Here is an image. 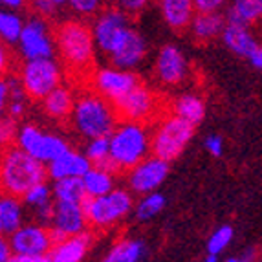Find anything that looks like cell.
I'll list each match as a JSON object with an SVG mask.
<instances>
[{
	"mask_svg": "<svg viewBox=\"0 0 262 262\" xmlns=\"http://www.w3.org/2000/svg\"><path fill=\"white\" fill-rule=\"evenodd\" d=\"M253 26L244 24V22L236 20H227L226 28L222 33V42L233 55L242 57V59H249L251 53L255 52V48L258 46V40L255 37Z\"/></svg>",
	"mask_w": 262,
	"mask_h": 262,
	"instance_id": "cell-20",
	"label": "cell"
},
{
	"mask_svg": "<svg viewBox=\"0 0 262 262\" xmlns=\"http://www.w3.org/2000/svg\"><path fill=\"white\" fill-rule=\"evenodd\" d=\"M233 236H235V229L231 226H224L216 227L213 233L207 238V257L206 260L209 262H216L220 258V255L229 248V244L233 242Z\"/></svg>",
	"mask_w": 262,
	"mask_h": 262,
	"instance_id": "cell-34",
	"label": "cell"
},
{
	"mask_svg": "<svg viewBox=\"0 0 262 262\" xmlns=\"http://www.w3.org/2000/svg\"><path fill=\"white\" fill-rule=\"evenodd\" d=\"M92 167V162L88 160L84 152H79L74 147H68L62 154L48 163V176L50 180L59 178H83Z\"/></svg>",
	"mask_w": 262,
	"mask_h": 262,
	"instance_id": "cell-21",
	"label": "cell"
},
{
	"mask_svg": "<svg viewBox=\"0 0 262 262\" xmlns=\"http://www.w3.org/2000/svg\"><path fill=\"white\" fill-rule=\"evenodd\" d=\"M0 4L4 6L6 9H17V11H20V9L26 8L30 2H28V0H0Z\"/></svg>",
	"mask_w": 262,
	"mask_h": 262,
	"instance_id": "cell-43",
	"label": "cell"
},
{
	"mask_svg": "<svg viewBox=\"0 0 262 262\" xmlns=\"http://www.w3.org/2000/svg\"><path fill=\"white\" fill-rule=\"evenodd\" d=\"M147 53H149L147 39H145L143 33L132 24V28L127 31V35L123 37V40L118 44V48L106 57V61L114 66H119V68L136 70V68L145 61Z\"/></svg>",
	"mask_w": 262,
	"mask_h": 262,
	"instance_id": "cell-17",
	"label": "cell"
},
{
	"mask_svg": "<svg viewBox=\"0 0 262 262\" xmlns=\"http://www.w3.org/2000/svg\"><path fill=\"white\" fill-rule=\"evenodd\" d=\"M116 170L108 169V167L92 165L88 169V172L83 176V184L86 196H103L112 189H116Z\"/></svg>",
	"mask_w": 262,
	"mask_h": 262,
	"instance_id": "cell-29",
	"label": "cell"
},
{
	"mask_svg": "<svg viewBox=\"0 0 262 262\" xmlns=\"http://www.w3.org/2000/svg\"><path fill=\"white\" fill-rule=\"evenodd\" d=\"M194 136V125L180 118L174 112H165L158 116L150 127L152 138V154L167 162H174L182 156Z\"/></svg>",
	"mask_w": 262,
	"mask_h": 262,
	"instance_id": "cell-6",
	"label": "cell"
},
{
	"mask_svg": "<svg viewBox=\"0 0 262 262\" xmlns=\"http://www.w3.org/2000/svg\"><path fill=\"white\" fill-rule=\"evenodd\" d=\"M169 165L170 162L150 154V156L145 158L143 162H140L138 165H134L130 170L125 172L127 187L140 196L158 191L169 176Z\"/></svg>",
	"mask_w": 262,
	"mask_h": 262,
	"instance_id": "cell-15",
	"label": "cell"
},
{
	"mask_svg": "<svg viewBox=\"0 0 262 262\" xmlns=\"http://www.w3.org/2000/svg\"><path fill=\"white\" fill-rule=\"evenodd\" d=\"M52 2H53V4H55L59 9H61L62 6H66V0H52Z\"/></svg>",
	"mask_w": 262,
	"mask_h": 262,
	"instance_id": "cell-45",
	"label": "cell"
},
{
	"mask_svg": "<svg viewBox=\"0 0 262 262\" xmlns=\"http://www.w3.org/2000/svg\"><path fill=\"white\" fill-rule=\"evenodd\" d=\"M132 28V17L125 13L118 6H108L103 8L92 20V31L96 37L97 52L101 55L108 57L118 44L127 35V31Z\"/></svg>",
	"mask_w": 262,
	"mask_h": 262,
	"instance_id": "cell-10",
	"label": "cell"
},
{
	"mask_svg": "<svg viewBox=\"0 0 262 262\" xmlns=\"http://www.w3.org/2000/svg\"><path fill=\"white\" fill-rule=\"evenodd\" d=\"M170 112H174L180 118L187 119L196 127L198 123L204 121L206 118V101L200 94L194 92H184L176 96L170 103Z\"/></svg>",
	"mask_w": 262,
	"mask_h": 262,
	"instance_id": "cell-28",
	"label": "cell"
},
{
	"mask_svg": "<svg viewBox=\"0 0 262 262\" xmlns=\"http://www.w3.org/2000/svg\"><path fill=\"white\" fill-rule=\"evenodd\" d=\"M134 192L128 187H116L103 196H86L83 202L88 227L92 231H108L134 213Z\"/></svg>",
	"mask_w": 262,
	"mask_h": 262,
	"instance_id": "cell-5",
	"label": "cell"
},
{
	"mask_svg": "<svg viewBox=\"0 0 262 262\" xmlns=\"http://www.w3.org/2000/svg\"><path fill=\"white\" fill-rule=\"evenodd\" d=\"M13 145L20 147L22 150H26L28 154L40 160L46 165L70 147V143L61 134L44 130V128L37 127L33 123H22L18 127Z\"/></svg>",
	"mask_w": 262,
	"mask_h": 262,
	"instance_id": "cell-11",
	"label": "cell"
},
{
	"mask_svg": "<svg viewBox=\"0 0 262 262\" xmlns=\"http://www.w3.org/2000/svg\"><path fill=\"white\" fill-rule=\"evenodd\" d=\"M94 233L90 229L77 235L55 238L50 251V262H81L88 257L94 246Z\"/></svg>",
	"mask_w": 262,
	"mask_h": 262,
	"instance_id": "cell-18",
	"label": "cell"
},
{
	"mask_svg": "<svg viewBox=\"0 0 262 262\" xmlns=\"http://www.w3.org/2000/svg\"><path fill=\"white\" fill-rule=\"evenodd\" d=\"M140 83V75L134 70L119 68L110 62L108 66H96L92 74L88 75V86L101 96H105L112 103L127 96L132 88H136Z\"/></svg>",
	"mask_w": 262,
	"mask_h": 262,
	"instance_id": "cell-12",
	"label": "cell"
},
{
	"mask_svg": "<svg viewBox=\"0 0 262 262\" xmlns=\"http://www.w3.org/2000/svg\"><path fill=\"white\" fill-rule=\"evenodd\" d=\"M152 72L163 88H174L187 81L189 61L176 44H163L154 57Z\"/></svg>",
	"mask_w": 262,
	"mask_h": 262,
	"instance_id": "cell-14",
	"label": "cell"
},
{
	"mask_svg": "<svg viewBox=\"0 0 262 262\" xmlns=\"http://www.w3.org/2000/svg\"><path fill=\"white\" fill-rule=\"evenodd\" d=\"M226 18L255 26L262 22V0H229Z\"/></svg>",
	"mask_w": 262,
	"mask_h": 262,
	"instance_id": "cell-30",
	"label": "cell"
},
{
	"mask_svg": "<svg viewBox=\"0 0 262 262\" xmlns=\"http://www.w3.org/2000/svg\"><path fill=\"white\" fill-rule=\"evenodd\" d=\"M24 214H26L24 200L20 196L4 192L0 198V233L4 236H9L11 233L17 231L24 224Z\"/></svg>",
	"mask_w": 262,
	"mask_h": 262,
	"instance_id": "cell-26",
	"label": "cell"
},
{
	"mask_svg": "<svg viewBox=\"0 0 262 262\" xmlns=\"http://www.w3.org/2000/svg\"><path fill=\"white\" fill-rule=\"evenodd\" d=\"M17 75L31 101H40L64 83V66L55 57L20 61Z\"/></svg>",
	"mask_w": 262,
	"mask_h": 262,
	"instance_id": "cell-7",
	"label": "cell"
},
{
	"mask_svg": "<svg viewBox=\"0 0 262 262\" xmlns=\"http://www.w3.org/2000/svg\"><path fill=\"white\" fill-rule=\"evenodd\" d=\"M114 6H118L119 9H123L125 13H128L130 17H138L152 4V0H110Z\"/></svg>",
	"mask_w": 262,
	"mask_h": 262,
	"instance_id": "cell-38",
	"label": "cell"
},
{
	"mask_svg": "<svg viewBox=\"0 0 262 262\" xmlns=\"http://www.w3.org/2000/svg\"><path fill=\"white\" fill-rule=\"evenodd\" d=\"M22 200H24L26 209L35 216V222L50 224L53 214V207H55V196H53L52 185L42 182V184L31 187L22 196Z\"/></svg>",
	"mask_w": 262,
	"mask_h": 262,
	"instance_id": "cell-25",
	"label": "cell"
},
{
	"mask_svg": "<svg viewBox=\"0 0 262 262\" xmlns=\"http://www.w3.org/2000/svg\"><path fill=\"white\" fill-rule=\"evenodd\" d=\"M227 24V18L222 11H211V13H200L198 11L192 18L189 33L198 44H209L216 39H222L224 28Z\"/></svg>",
	"mask_w": 262,
	"mask_h": 262,
	"instance_id": "cell-23",
	"label": "cell"
},
{
	"mask_svg": "<svg viewBox=\"0 0 262 262\" xmlns=\"http://www.w3.org/2000/svg\"><path fill=\"white\" fill-rule=\"evenodd\" d=\"M28 101L30 96L22 86L20 79L17 74H2V83H0V105L8 116L20 121L28 112Z\"/></svg>",
	"mask_w": 262,
	"mask_h": 262,
	"instance_id": "cell-19",
	"label": "cell"
},
{
	"mask_svg": "<svg viewBox=\"0 0 262 262\" xmlns=\"http://www.w3.org/2000/svg\"><path fill=\"white\" fill-rule=\"evenodd\" d=\"M84 154H86L88 160L92 162V165H101V167L112 169V165H110V138L108 136L86 140Z\"/></svg>",
	"mask_w": 262,
	"mask_h": 262,
	"instance_id": "cell-35",
	"label": "cell"
},
{
	"mask_svg": "<svg viewBox=\"0 0 262 262\" xmlns=\"http://www.w3.org/2000/svg\"><path fill=\"white\" fill-rule=\"evenodd\" d=\"M158 9L163 22L172 31H185L198 13L192 0H158Z\"/></svg>",
	"mask_w": 262,
	"mask_h": 262,
	"instance_id": "cell-24",
	"label": "cell"
},
{
	"mask_svg": "<svg viewBox=\"0 0 262 262\" xmlns=\"http://www.w3.org/2000/svg\"><path fill=\"white\" fill-rule=\"evenodd\" d=\"M110 138V165L116 172L125 174L134 165L152 154V138L149 123L119 121Z\"/></svg>",
	"mask_w": 262,
	"mask_h": 262,
	"instance_id": "cell-3",
	"label": "cell"
},
{
	"mask_svg": "<svg viewBox=\"0 0 262 262\" xmlns=\"http://www.w3.org/2000/svg\"><path fill=\"white\" fill-rule=\"evenodd\" d=\"M17 262H46L55 242V235L48 224H22L17 231L8 236Z\"/></svg>",
	"mask_w": 262,
	"mask_h": 262,
	"instance_id": "cell-8",
	"label": "cell"
},
{
	"mask_svg": "<svg viewBox=\"0 0 262 262\" xmlns=\"http://www.w3.org/2000/svg\"><path fill=\"white\" fill-rule=\"evenodd\" d=\"M66 8L79 18H94L105 8V0H66Z\"/></svg>",
	"mask_w": 262,
	"mask_h": 262,
	"instance_id": "cell-36",
	"label": "cell"
},
{
	"mask_svg": "<svg viewBox=\"0 0 262 262\" xmlns=\"http://www.w3.org/2000/svg\"><path fill=\"white\" fill-rule=\"evenodd\" d=\"M249 62L257 68V70H262V42H258V46L255 48V52L249 57Z\"/></svg>",
	"mask_w": 262,
	"mask_h": 262,
	"instance_id": "cell-44",
	"label": "cell"
},
{
	"mask_svg": "<svg viewBox=\"0 0 262 262\" xmlns=\"http://www.w3.org/2000/svg\"><path fill=\"white\" fill-rule=\"evenodd\" d=\"M18 121L11 116L6 114L2 121H0V136H2V145L4 147H9V143L13 145L15 143V138H17V132H18Z\"/></svg>",
	"mask_w": 262,
	"mask_h": 262,
	"instance_id": "cell-37",
	"label": "cell"
},
{
	"mask_svg": "<svg viewBox=\"0 0 262 262\" xmlns=\"http://www.w3.org/2000/svg\"><path fill=\"white\" fill-rule=\"evenodd\" d=\"M2 191L13 196H24L31 187L48 182V165L28 154L17 145L4 147L0 163Z\"/></svg>",
	"mask_w": 262,
	"mask_h": 262,
	"instance_id": "cell-4",
	"label": "cell"
},
{
	"mask_svg": "<svg viewBox=\"0 0 262 262\" xmlns=\"http://www.w3.org/2000/svg\"><path fill=\"white\" fill-rule=\"evenodd\" d=\"M57 57L75 77H84L92 74L96 68L97 44L94 37L92 24L86 18H64L55 26Z\"/></svg>",
	"mask_w": 262,
	"mask_h": 262,
	"instance_id": "cell-1",
	"label": "cell"
},
{
	"mask_svg": "<svg viewBox=\"0 0 262 262\" xmlns=\"http://www.w3.org/2000/svg\"><path fill=\"white\" fill-rule=\"evenodd\" d=\"M30 8L33 9V13L40 15L44 18H52L59 11V8L53 4L52 0H30Z\"/></svg>",
	"mask_w": 262,
	"mask_h": 262,
	"instance_id": "cell-39",
	"label": "cell"
},
{
	"mask_svg": "<svg viewBox=\"0 0 262 262\" xmlns=\"http://www.w3.org/2000/svg\"><path fill=\"white\" fill-rule=\"evenodd\" d=\"M13 258H15V253H13V248H11V244H9V238L2 235V238H0V260H2V262H11Z\"/></svg>",
	"mask_w": 262,
	"mask_h": 262,
	"instance_id": "cell-42",
	"label": "cell"
},
{
	"mask_svg": "<svg viewBox=\"0 0 262 262\" xmlns=\"http://www.w3.org/2000/svg\"><path fill=\"white\" fill-rule=\"evenodd\" d=\"M194 8L200 13H211V11H222L229 6V0H192Z\"/></svg>",
	"mask_w": 262,
	"mask_h": 262,
	"instance_id": "cell-40",
	"label": "cell"
},
{
	"mask_svg": "<svg viewBox=\"0 0 262 262\" xmlns=\"http://www.w3.org/2000/svg\"><path fill=\"white\" fill-rule=\"evenodd\" d=\"M26 26V18L18 13L17 9H6L0 13V39L8 46H17Z\"/></svg>",
	"mask_w": 262,
	"mask_h": 262,
	"instance_id": "cell-31",
	"label": "cell"
},
{
	"mask_svg": "<svg viewBox=\"0 0 262 262\" xmlns=\"http://www.w3.org/2000/svg\"><path fill=\"white\" fill-rule=\"evenodd\" d=\"M48 226L53 231V235H55V238L77 235V233L90 229L83 204H77V202L55 200V207H53L52 220H50Z\"/></svg>",
	"mask_w": 262,
	"mask_h": 262,
	"instance_id": "cell-16",
	"label": "cell"
},
{
	"mask_svg": "<svg viewBox=\"0 0 262 262\" xmlns=\"http://www.w3.org/2000/svg\"><path fill=\"white\" fill-rule=\"evenodd\" d=\"M119 121L121 119L112 101L97 94L90 86L77 96L74 112L70 116L72 128L83 140L110 136Z\"/></svg>",
	"mask_w": 262,
	"mask_h": 262,
	"instance_id": "cell-2",
	"label": "cell"
},
{
	"mask_svg": "<svg viewBox=\"0 0 262 262\" xmlns=\"http://www.w3.org/2000/svg\"><path fill=\"white\" fill-rule=\"evenodd\" d=\"M52 191L57 202H77V204H83L86 200L83 178L52 180Z\"/></svg>",
	"mask_w": 262,
	"mask_h": 262,
	"instance_id": "cell-32",
	"label": "cell"
},
{
	"mask_svg": "<svg viewBox=\"0 0 262 262\" xmlns=\"http://www.w3.org/2000/svg\"><path fill=\"white\" fill-rule=\"evenodd\" d=\"M204 147L206 150L214 158H220L224 154V149H226V145H224V138L219 134H209L204 141Z\"/></svg>",
	"mask_w": 262,
	"mask_h": 262,
	"instance_id": "cell-41",
	"label": "cell"
},
{
	"mask_svg": "<svg viewBox=\"0 0 262 262\" xmlns=\"http://www.w3.org/2000/svg\"><path fill=\"white\" fill-rule=\"evenodd\" d=\"M48 20L50 18H44L35 13L26 18V26L17 42V55L20 57V61L46 59V57L57 55L55 28L50 26Z\"/></svg>",
	"mask_w": 262,
	"mask_h": 262,
	"instance_id": "cell-9",
	"label": "cell"
},
{
	"mask_svg": "<svg viewBox=\"0 0 262 262\" xmlns=\"http://www.w3.org/2000/svg\"><path fill=\"white\" fill-rule=\"evenodd\" d=\"M75 99L77 96L74 94V88L62 83L40 101V108H42L44 116L52 121H68L74 112Z\"/></svg>",
	"mask_w": 262,
	"mask_h": 262,
	"instance_id": "cell-22",
	"label": "cell"
},
{
	"mask_svg": "<svg viewBox=\"0 0 262 262\" xmlns=\"http://www.w3.org/2000/svg\"><path fill=\"white\" fill-rule=\"evenodd\" d=\"M167 206V200L162 192H149V194H141V198L136 202L134 206V216L138 222H149L156 219Z\"/></svg>",
	"mask_w": 262,
	"mask_h": 262,
	"instance_id": "cell-33",
	"label": "cell"
},
{
	"mask_svg": "<svg viewBox=\"0 0 262 262\" xmlns=\"http://www.w3.org/2000/svg\"><path fill=\"white\" fill-rule=\"evenodd\" d=\"M147 244L140 238L132 236H121L118 241H114L105 255L106 262H140L147 258Z\"/></svg>",
	"mask_w": 262,
	"mask_h": 262,
	"instance_id": "cell-27",
	"label": "cell"
},
{
	"mask_svg": "<svg viewBox=\"0 0 262 262\" xmlns=\"http://www.w3.org/2000/svg\"><path fill=\"white\" fill-rule=\"evenodd\" d=\"M119 119L123 121L152 123L160 114V99L158 94L145 83L132 88L127 96H123L114 103Z\"/></svg>",
	"mask_w": 262,
	"mask_h": 262,
	"instance_id": "cell-13",
	"label": "cell"
}]
</instances>
